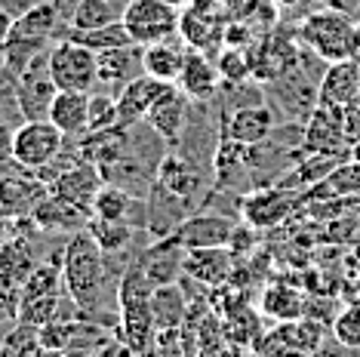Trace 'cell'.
<instances>
[{"label":"cell","instance_id":"obj_42","mask_svg":"<svg viewBox=\"0 0 360 357\" xmlns=\"http://www.w3.org/2000/svg\"><path fill=\"white\" fill-rule=\"evenodd\" d=\"M348 160H354V164H360V139L348 148Z\"/></svg>","mask_w":360,"mask_h":357},{"label":"cell","instance_id":"obj_31","mask_svg":"<svg viewBox=\"0 0 360 357\" xmlns=\"http://www.w3.org/2000/svg\"><path fill=\"white\" fill-rule=\"evenodd\" d=\"M0 357H46L44 345H40V332L37 327L28 323H13V330L6 332L4 345H0Z\"/></svg>","mask_w":360,"mask_h":357},{"label":"cell","instance_id":"obj_12","mask_svg":"<svg viewBox=\"0 0 360 357\" xmlns=\"http://www.w3.org/2000/svg\"><path fill=\"white\" fill-rule=\"evenodd\" d=\"M185 253L188 249L179 243L173 234L160 240H151L148 247L139 249V265H142L145 278L151 280V287H167V283H179L185 274Z\"/></svg>","mask_w":360,"mask_h":357},{"label":"cell","instance_id":"obj_25","mask_svg":"<svg viewBox=\"0 0 360 357\" xmlns=\"http://www.w3.org/2000/svg\"><path fill=\"white\" fill-rule=\"evenodd\" d=\"M151 314L158 323V332H176L188 318V299H185V287L179 283H167L158 287L151 293Z\"/></svg>","mask_w":360,"mask_h":357},{"label":"cell","instance_id":"obj_14","mask_svg":"<svg viewBox=\"0 0 360 357\" xmlns=\"http://www.w3.org/2000/svg\"><path fill=\"white\" fill-rule=\"evenodd\" d=\"M96 65H99V86L102 93L117 96L129 80H136L139 74H145L142 68V46L129 44V46H117V50H105L96 53Z\"/></svg>","mask_w":360,"mask_h":357},{"label":"cell","instance_id":"obj_40","mask_svg":"<svg viewBox=\"0 0 360 357\" xmlns=\"http://www.w3.org/2000/svg\"><path fill=\"white\" fill-rule=\"evenodd\" d=\"M37 4H44V0H0V6H4L10 15H15V19H19V15H25L28 10H34Z\"/></svg>","mask_w":360,"mask_h":357},{"label":"cell","instance_id":"obj_37","mask_svg":"<svg viewBox=\"0 0 360 357\" xmlns=\"http://www.w3.org/2000/svg\"><path fill=\"white\" fill-rule=\"evenodd\" d=\"M13 145H15V126L0 120V169L13 164Z\"/></svg>","mask_w":360,"mask_h":357},{"label":"cell","instance_id":"obj_3","mask_svg":"<svg viewBox=\"0 0 360 357\" xmlns=\"http://www.w3.org/2000/svg\"><path fill=\"white\" fill-rule=\"evenodd\" d=\"M50 59V77L56 89H75V93H93L99 86V65L96 53L71 37L56 40L46 53Z\"/></svg>","mask_w":360,"mask_h":357},{"label":"cell","instance_id":"obj_41","mask_svg":"<svg viewBox=\"0 0 360 357\" xmlns=\"http://www.w3.org/2000/svg\"><path fill=\"white\" fill-rule=\"evenodd\" d=\"M13 25H15V15H10L4 6H0V46H4L6 37L13 34Z\"/></svg>","mask_w":360,"mask_h":357},{"label":"cell","instance_id":"obj_39","mask_svg":"<svg viewBox=\"0 0 360 357\" xmlns=\"http://www.w3.org/2000/svg\"><path fill=\"white\" fill-rule=\"evenodd\" d=\"M93 357H139V354H136V351H133V348H129L127 342H120V339L114 336L111 342H108V345H102V348H99V351H96Z\"/></svg>","mask_w":360,"mask_h":357},{"label":"cell","instance_id":"obj_44","mask_svg":"<svg viewBox=\"0 0 360 357\" xmlns=\"http://www.w3.org/2000/svg\"><path fill=\"white\" fill-rule=\"evenodd\" d=\"M354 56H360V19H357V53Z\"/></svg>","mask_w":360,"mask_h":357},{"label":"cell","instance_id":"obj_34","mask_svg":"<svg viewBox=\"0 0 360 357\" xmlns=\"http://www.w3.org/2000/svg\"><path fill=\"white\" fill-rule=\"evenodd\" d=\"M333 336L345 348H360V302L348 305L345 311L333 320Z\"/></svg>","mask_w":360,"mask_h":357},{"label":"cell","instance_id":"obj_1","mask_svg":"<svg viewBox=\"0 0 360 357\" xmlns=\"http://www.w3.org/2000/svg\"><path fill=\"white\" fill-rule=\"evenodd\" d=\"M296 34L305 50L317 53L326 62L354 59L357 53V19H351L339 10H330V6H321V10L302 15L296 22Z\"/></svg>","mask_w":360,"mask_h":357},{"label":"cell","instance_id":"obj_28","mask_svg":"<svg viewBox=\"0 0 360 357\" xmlns=\"http://www.w3.org/2000/svg\"><path fill=\"white\" fill-rule=\"evenodd\" d=\"M56 293H65V280H62V262H40L34 271L28 274V280L22 283V293H19V302H31V299H40V296H56Z\"/></svg>","mask_w":360,"mask_h":357},{"label":"cell","instance_id":"obj_17","mask_svg":"<svg viewBox=\"0 0 360 357\" xmlns=\"http://www.w3.org/2000/svg\"><path fill=\"white\" fill-rule=\"evenodd\" d=\"M234 262L228 247H210V249H188L185 253V280H194L198 287H222L231 280Z\"/></svg>","mask_w":360,"mask_h":357},{"label":"cell","instance_id":"obj_43","mask_svg":"<svg viewBox=\"0 0 360 357\" xmlns=\"http://www.w3.org/2000/svg\"><path fill=\"white\" fill-rule=\"evenodd\" d=\"M169 4H173V6H179V10H185V6L191 4V0H169Z\"/></svg>","mask_w":360,"mask_h":357},{"label":"cell","instance_id":"obj_23","mask_svg":"<svg viewBox=\"0 0 360 357\" xmlns=\"http://www.w3.org/2000/svg\"><path fill=\"white\" fill-rule=\"evenodd\" d=\"M360 96V68L357 59L330 62L321 80V102L330 105H354Z\"/></svg>","mask_w":360,"mask_h":357},{"label":"cell","instance_id":"obj_35","mask_svg":"<svg viewBox=\"0 0 360 357\" xmlns=\"http://www.w3.org/2000/svg\"><path fill=\"white\" fill-rule=\"evenodd\" d=\"M256 243H259V231L252 228V225L240 222V225H234L231 240H228V249H231L234 259H247L252 249H256Z\"/></svg>","mask_w":360,"mask_h":357},{"label":"cell","instance_id":"obj_19","mask_svg":"<svg viewBox=\"0 0 360 357\" xmlns=\"http://www.w3.org/2000/svg\"><path fill=\"white\" fill-rule=\"evenodd\" d=\"M176 86L182 89L191 102H212L222 86V74H219L216 62L200 50H188V59L182 65V74H179Z\"/></svg>","mask_w":360,"mask_h":357},{"label":"cell","instance_id":"obj_15","mask_svg":"<svg viewBox=\"0 0 360 357\" xmlns=\"http://www.w3.org/2000/svg\"><path fill=\"white\" fill-rule=\"evenodd\" d=\"M188 115H191V99H188L179 86H169L158 99V105L148 111L145 124H148L169 148H176L179 139H182V133H185Z\"/></svg>","mask_w":360,"mask_h":357},{"label":"cell","instance_id":"obj_38","mask_svg":"<svg viewBox=\"0 0 360 357\" xmlns=\"http://www.w3.org/2000/svg\"><path fill=\"white\" fill-rule=\"evenodd\" d=\"M345 139L348 145H354L360 139V105H345Z\"/></svg>","mask_w":360,"mask_h":357},{"label":"cell","instance_id":"obj_2","mask_svg":"<svg viewBox=\"0 0 360 357\" xmlns=\"http://www.w3.org/2000/svg\"><path fill=\"white\" fill-rule=\"evenodd\" d=\"M265 99L277 111V120H296L305 124L308 115L321 102V80L308 74L302 65L290 71V74L265 84Z\"/></svg>","mask_w":360,"mask_h":357},{"label":"cell","instance_id":"obj_11","mask_svg":"<svg viewBox=\"0 0 360 357\" xmlns=\"http://www.w3.org/2000/svg\"><path fill=\"white\" fill-rule=\"evenodd\" d=\"M237 219L225 213H212V209H198L176 228L173 238L185 249H210V247H228Z\"/></svg>","mask_w":360,"mask_h":357},{"label":"cell","instance_id":"obj_7","mask_svg":"<svg viewBox=\"0 0 360 357\" xmlns=\"http://www.w3.org/2000/svg\"><path fill=\"white\" fill-rule=\"evenodd\" d=\"M348 139H345V105L317 102V108L305 120V139L302 154H326V157L348 160Z\"/></svg>","mask_w":360,"mask_h":357},{"label":"cell","instance_id":"obj_21","mask_svg":"<svg viewBox=\"0 0 360 357\" xmlns=\"http://www.w3.org/2000/svg\"><path fill=\"white\" fill-rule=\"evenodd\" d=\"M50 124H56L68 139H80L89 133V93L59 89L50 105Z\"/></svg>","mask_w":360,"mask_h":357},{"label":"cell","instance_id":"obj_9","mask_svg":"<svg viewBox=\"0 0 360 357\" xmlns=\"http://www.w3.org/2000/svg\"><path fill=\"white\" fill-rule=\"evenodd\" d=\"M46 53L37 56L25 68V74L15 80V99H19V108H22V117L25 120L50 117V105L56 99V93H59L50 77V59H46Z\"/></svg>","mask_w":360,"mask_h":357},{"label":"cell","instance_id":"obj_8","mask_svg":"<svg viewBox=\"0 0 360 357\" xmlns=\"http://www.w3.org/2000/svg\"><path fill=\"white\" fill-rule=\"evenodd\" d=\"M65 142H68V136L50 120H25V124L15 126L13 160L19 167L31 169V173H37V169H44L59 157Z\"/></svg>","mask_w":360,"mask_h":357},{"label":"cell","instance_id":"obj_32","mask_svg":"<svg viewBox=\"0 0 360 357\" xmlns=\"http://www.w3.org/2000/svg\"><path fill=\"white\" fill-rule=\"evenodd\" d=\"M117 126V96L93 89L89 93V133Z\"/></svg>","mask_w":360,"mask_h":357},{"label":"cell","instance_id":"obj_33","mask_svg":"<svg viewBox=\"0 0 360 357\" xmlns=\"http://www.w3.org/2000/svg\"><path fill=\"white\" fill-rule=\"evenodd\" d=\"M216 68L222 80H247L252 77V59H250V50H237V46H222L216 59Z\"/></svg>","mask_w":360,"mask_h":357},{"label":"cell","instance_id":"obj_24","mask_svg":"<svg viewBox=\"0 0 360 357\" xmlns=\"http://www.w3.org/2000/svg\"><path fill=\"white\" fill-rule=\"evenodd\" d=\"M360 194V164L354 160H342L323 182L305 191V204H317V200H345Z\"/></svg>","mask_w":360,"mask_h":357},{"label":"cell","instance_id":"obj_30","mask_svg":"<svg viewBox=\"0 0 360 357\" xmlns=\"http://www.w3.org/2000/svg\"><path fill=\"white\" fill-rule=\"evenodd\" d=\"M71 40L84 44L86 50L93 53H105V50H117V46H129L133 37L129 31L124 28V22H114V25H105V28H96V31H68Z\"/></svg>","mask_w":360,"mask_h":357},{"label":"cell","instance_id":"obj_18","mask_svg":"<svg viewBox=\"0 0 360 357\" xmlns=\"http://www.w3.org/2000/svg\"><path fill=\"white\" fill-rule=\"evenodd\" d=\"M145 204H148V238L151 240H160V238L176 234L179 225L191 216V207H188L182 197H176L173 191L163 188L158 178H154Z\"/></svg>","mask_w":360,"mask_h":357},{"label":"cell","instance_id":"obj_20","mask_svg":"<svg viewBox=\"0 0 360 357\" xmlns=\"http://www.w3.org/2000/svg\"><path fill=\"white\" fill-rule=\"evenodd\" d=\"M31 219H34V225L40 231L59 234V238H71V234L84 231L93 216H89L86 209L68 204V200L56 197V194H46V197L37 204L34 213H31Z\"/></svg>","mask_w":360,"mask_h":357},{"label":"cell","instance_id":"obj_36","mask_svg":"<svg viewBox=\"0 0 360 357\" xmlns=\"http://www.w3.org/2000/svg\"><path fill=\"white\" fill-rule=\"evenodd\" d=\"M271 4L286 15H308L311 10L326 6V0H271Z\"/></svg>","mask_w":360,"mask_h":357},{"label":"cell","instance_id":"obj_6","mask_svg":"<svg viewBox=\"0 0 360 357\" xmlns=\"http://www.w3.org/2000/svg\"><path fill=\"white\" fill-rule=\"evenodd\" d=\"M302 56V44L296 34V25L292 28H274L268 34H262V40H256V46L250 50L252 59V77L259 84H271V80L290 74L299 65Z\"/></svg>","mask_w":360,"mask_h":357},{"label":"cell","instance_id":"obj_26","mask_svg":"<svg viewBox=\"0 0 360 357\" xmlns=\"http://www.w3.org/2000/svg\"><path fill=\"white\" fill-rule=\"evenodd\" d=\"M86 228L105 256H129L139 234H148V231H139L129 222H108V219H89Z\"/></svg>","mask_w":360,"mask_h":357},{"label":"cell","instance_id":"obj_13","mask_svg":"<svg viewBox=\"0 0 360 357\" xmlns=\"http://www.w3.org/2000/svg\"><path fill=\"white\" fill-rule=\"evenodd\" d=\"M105 185V178L99 173V167L89 164V160H77L75 167H68L65 173H59L50 182V194H56V197L68 200V204H75L80 209H93V200L96 194H99V188ZM93 216V213H89Z\"/></svg>","mask_w":360,"mask_h":357},{"label":"cell","instance_id":"obj_29","mask_svg":"<svg viewBox=\"0 0 360 357\" xmlns=\"http://www.w3.org/2000/svg\"><path fill=\"white\" fill-rule=\"evenodd\" d=\"M262 311L268 318H277L283 323L299 320L305 314V299H302L296 290H286V287H268L265 296H262Z\"/></svg>","mask_w":360,"mask_h":357},{"label":"cell","instance_id":"obj_22","mask_svg":"<svg viewBox=\"0 0 360 357\" xmlns=\"http://www.w3.org/2000/svg\"><path fill=\"white\" fill-rule=\"evenodd\" d=\"M191 46H182L176 37L160 40V44H148L142 46V68L148 77H158L163 84H176L182 74V65L188 59Z\"/></svg>","mask_w":360,"mask_h":357},{"label":"cell","instance_id":"obj_27","mask_svg":"<svg viewBox=\"0 0 360 357\" xmlns=\"http://www.w3.org/2000/svg\"><path fill=\"white\" fill-rule=\"evenodd\" d=\"M124 15V6L117 0H80L71 15V31H96L114 25Z\"/></svg>","mask_w":360,"mask_h":357},{"label":"cell","instance_id":"obj_5","mask_svg":"<svg viewBox=\"0 0 360 357\" xmlns=\"http://www.w3.org/2000/svg\"><path fill=\"white\" fill-rule=\"evenodd\" d=\"M299 207H305L302 191L265 185V188H252L240 197V222L252 225L256 231H271L277 225H283Z\"/></svg>","mask_w":360,"mask_h":357},{"label":"cell","instance_id":"obj_16","mask_svg":"<svg viewBox=\"0 0 360 357\" xmlns=\"http://www.w3.org/2000/svg\"><path fill=\"white\" fill-rule=\"evenodd\" d=\"M169 86H176V84H163V80L148 77V74H139L136 80H129V84L117 93V124L133 126L139 120H145L148 111L158 105V99Z\"/></svg>","mask_w":360,"mask_h":357},{"label":"cell","instance_id":"obj_4","mask_svg":"<svg viewBox=\"0 0 360 357\" xmlns=\"http://www.w3.org/2000/svg\"><path fill=\"white\" fill-rule=\"evenodd\" d=\"M124 28L129 31L133 44L148 46L160 44V40L179 37V25H182V13L169 0H129L120 15Z\"/></svg>","mask_w":360,"mask_h":357},{"label":"cell","instance_id":"obj_10","mask_svg":"<svg viewBox=\"0 0 360 357\" xmlns=\"http://www.w3.org/2000/svg\"><path fill=\"white\" fill-rule=\"evenodd\" d=\"M277 124H281L277 111L268 102L247 105V108H237V111H219L222 136H228V139H234L240 145H256L262 139H268Z\"/></svg>","mask_w":360,"mask_h":357}]
</instances>
